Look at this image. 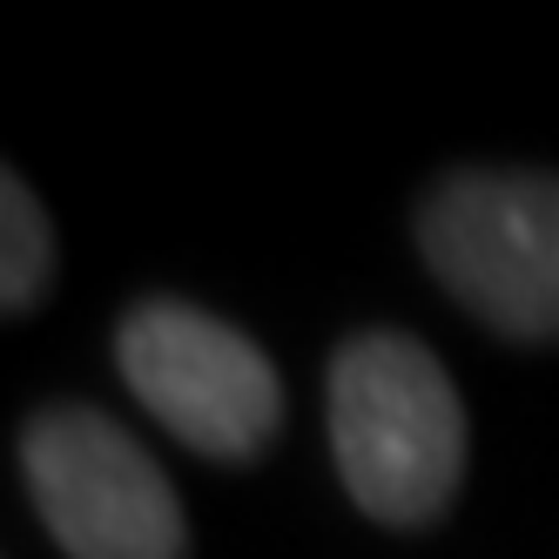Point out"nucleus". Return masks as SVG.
<instances>
[{
    "mask_svg": "<svg viewBox=\"0 0 559 559\" xmlns=\"http://www.w3.org/2000/svg\"><path fill=\"white\" fill-rule=\"evenodd\" d=\"M331 452L384 526H425L465 478V412L445 365L397 331H365L331 365Z\"/></svg>",
    "mask_w": 559,
    "mask_h": 559,
    "instance_id": "obj_1",
    "label": "nucleus"
},
{
    "mask_svg": "<svg viewBox=\"0 0 559 559\" xmlns=\"http://www.w3.org/2000/svg\"><path fill=\"white\" fill-rule=\"evenodd\" d=\"M425 263L506 337H559V176H459L418 216Z\"/></svg>",
    "mask_w": 559,
    "mask_h": 559,
    "instance_id": "obj_2",
    "label": "nucleus"
},
{
    "mask_svg": "<svg viewBox=\"0 0 559 559\" xmlns=\"http://www.w3.org/2000/svg\"><path fill=\"white\" fill-rule=\"evenodd\" d=\"M27 492L68 559H182V506L135 438L88 412H41L21 438Z\"/></svg>",
    "mask_w": 559,
    "mask_h": 559,
    "instance_id": "obj_3",
    "label": "nucleus"
},
{
    "mask_svg": "<svg viewBox=\"0 0 559 559\" xmlns=\"http://www.w3.org/2000/svg\"><path fill=\"white\" fill-rule=\"evenodd\" d=\"M115 350H122L129 391L182 445L210 459H257L284 418V384H276L270 357L210 310L142 304Z\"/></svg>",
    "mask_w": 559,
    "mask_h": 559,
    "instance_id": "obj_4",
    "label": "nucleus"
},
{
    "mask_svg": "<svg viewBox=\"0 0 559 559\" xmlns=\"http://www.w3.org/2000/svg\"><path fill=\"white\" fill-rule=\"evenodd\" d=\"M0 210H8V250H0V304L14 317L34 310L48 297V276H55V229L34 203V189L21 176H8V195H0Z\"/></svg>",
    "mask_w": 559,
    "mask_h": 559,
    "instance_id": "obj_5",
    "label": "nucleus"
}]
</instances>
